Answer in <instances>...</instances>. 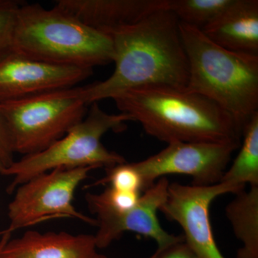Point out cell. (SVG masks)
<instances>
[{
    "mask_svg": "<svg viewBox=\"0 0 258 258\" xmlns=\"http://www.w3.org/2000/svg\"><path fill=\"white\" fill-rule=\"evenodd\" d=\"M240 147L210 142H177L132 164L142 176L144 190L157 179L174 174L191 176L194 186H211L220 182L232 153Z\"/></svg>",
    "mask_w": 258,
    "mask_h": 258,
    "instance_id": "ba28073f",
    "label": "cell"
},
{
    "mask_svg": "<svg viewBox=\"0 0 258 258\" xmlns=\"http://www.w3.org/2000/svg\"><path fill=\"white\" fill-rule=\"evenodd\" d=\"M15 151L6 122L0 111V163L8 168L14 162Z\"/></svg>",
    "mask_w": 258,
    "mask_h": 258,
    "instance_id": "7402d4cb",
    "label": "cell"
},
{
    "mask_svg": "<svg viewBox=\"0 0 258 258\" xmlns=\"http://www.w3.org/2000/svg\"><path fill=\"white\" fill-rule=\"evenodd\" d=\"M96 167L57 169L32 178L19 186L8 206L13 233L23 227L57 218H74L91 225L96 219L86 216L75 208L74 194L80 184Z\"/></svg>",
    "mask_w": 258,
    "mask_h": 258,
    "instance_id": "52a82bcc",
    "label": "cell"
},
{
    "mask_svg": "<svg viewBox=\"0 0 258 258\" xmlns=\"http://www.w3.org/2000/svg\"><path fill=\"white\" fill-rule=\"evenodd\" d=\"M12 232L8 229L5 230V233L2 235L1 239H0V254H1L2 250L4 248L5 244L8 243V241L11 238Z\"/></svg>",
    "mask_w": 258,
    "mask_h": 258,
    "instance_id": "603a6c76",
    "label": "cell"
},
{
    "mask_svg": "<svg viewBox=\"0 0 258 258\" xmlns=\"http://www.w3.org/2000/svg\"><path fill=\"white\" fill-rule=\"evenodd\" d=\"M242 136L240 152L220 181L237 192L243 191L247 184L258 186V111L244 123Z\"/></svg>",
    "mask_w": 258,
    "mask_h": 258,
    "instance_id": "2e32d148",
    "label": "cell"
},
{
    "mask_svg": "<svg viewBox=\"0 0 258 258\" xmlns=\"http://www.w3.org/2000/svg\"><path fill=\"white\" fill-rule=\"evenodd\" d=\"M3 169H4V167H3V166L2 165L1 163H0V174L3 172Z\"/></svg>",
    "mask_w": 258,
    "mask_h": 258,
    "instance_id": "d4e9b609",
    "label": "cell"
},
{
    "mask_svg": "<svg viewBox=\"0 0 258 258\" xmlns=\"http://www.w3.org/2000/svg\"><path fill=\"white\" fill-rule=\"evenodd\" d=\"M234 0H164V10L180 23L202 30L230 6Z\"/></svg>",
    "mask_w": 258,
    "mask_h": 258,
    "instance_id": "e0dca14e",
    "label": "cell"
},
{
    "mask_svg": "<svg viewBox=\"0 0 258 258\" xmlns=\"http://www.w3.org/2000/svg\"><path fill=\"white\" fill-rule=\"evenodd\" d=\"M179 25L176 15L161 10L107 32L113 41L115 70L105 81L83 86L88 106L136 88H186L189 67Z\"/></svg>",
    "mask_w": 258,
    "mask_h": 258,
    "instance_id": "6da1fadb",
    "label": "cell"
},
{
    "mask_svg": "<svg viewBox=\"0 0 258 258\" xmlns=\"http://www.w3.org/2000/svg\"><path fill=\"white\" fill-rule=\"evenodd\" d=\"M5 230L3 231H0V235H3L5 233Z\"/></svg>",
    "mask_w": 258,
    "mask_h": 258,
    "instance_id": "484cf974",
    "label": "cell"
},
{
    "mask_svg": "<svg viewBox=\"0 0 258 258\" xmlns=\"http://www.w3.org/2000/svg\"><path fill=\"white\" fill-rule=\"evenodd\" d=\"M121 113L166 143L210 142L240 147L242 125L206 97L186 88L148 86L113 98Z\"/></svg>",
    "mask_w": 258,
    "mask_h": 258,
    "instance_id": "7a4b0ae2",
    "label": "cell"
},
{
    "mask_svg": "<svg viewBox=\"0 0 258 258\" xmlns=\"http://www.w3.org/2000/svg\"><path fill=\"white\" fill-rule=\"evenodd\" d=\"M201 30L223 48L258 55L257 0H234L221 15Z\"/></svg>",
    "mask_w": 258,
    "mask_h": 258,
    "instance_id": "4fadbf2b",
    "label": "cell"
},
{
    "mask_svg": "<svg viewBox=\"0 0 258 258\" xmlns=\"http://www.w3.org/2000/svg\"><path fill=\"white\" fill-rule=\"evenodd\" d=\"M169 180L161 177L141 195L139 203L131 210L116 212L96 198V194L86 196L88 208L96 216L97 231L94 235L97 248H105L125 232H134L157 242L163 247L176 242L181 236L171 235L161 227L157 212L167 198Z\"/></svg>",
    "mask_w": 258,
    "mask_h": 258,
    "instance_id": "9c48e42d",
    "label": "cell"
},
{
    "mask_svg": "<svg viewBox=\"0 0 258 258\" xmlns=\"http://www.w3.org/2000/svg\"><path fill=\"white\" fill-rule=\"evenodd\" d=\"M147 258H199L193 249L184 240V236L176 242L163 247H158L152 256Z\"/></svg>",
    "mask_w": 258,
    "mask_h": 258,
    "instance_id": "44dd1931",
    "label": "cell"
},
{
    "mask_svg": "<svg viewBox=\"0 0 258 258\" xmlns=\"http://www.w3.org/2000/svg\"><path fill=\"white\" fill-rule=\"evenodd\" d=\"M96 248L94 235L30 230L10 239L0 258H90Z\"/></svg>",
    "mask_w": 258,
    "mask_h": 258,
    "instance_id": "5bb4252c",
    "label": "cell"
},
{
    "mask_svg": "<svg viewBox=\"0 0 258 258\" xmlns=\"http://www.w3.org/2000/svg\"><path fill=\"white\" fill-rule=\"evenodd\" d=\"M128 121H134L130 115L121 112L109 114L98 103H92L85 118L62 138L41 152L24 156L3 169L1 175L13 177L7 191L13 193L28 180L54 169L87 166L107 169L124 164V157L107 149L101 139L111 131L123 132Z\"/></svg>",
    "mask_w": 258,
    "mask_h": 258,
    "instance_id": "5b68a950",
    "label": "cell"
},
{
    "mask_svg": "<svg viewBox=\"0 0 258 258\" xmlns=\"http://www.w3.org/2000/svg\"><path fill=\"white\" fill-rule=\"evenodd\" d=\"M13 51L35 60L93 69L113 62L114 49L108 34L91 28L64 10L22 3Z\"/></svg>",
    "mask_w": 258,
    "mask_h": 258,
    "instance_id": "3957f363",
    "label": "cell"
},
{
    "mask_svg": "<svg viewBox=\"0 0 258 258\" xmlns=\"http://www.w3.org/2000/svg\"><path fill=\"white\" fill-rule=\"evenodd\" d=\"M179 27L189 67L186 89L215 102L243 127L257 112L258 55L223 48L191 25Z\"/></svg>",
    "mask_w": 258,
    "mask_h": 258,
    "instance_id": "277c9868",
    "label": "cell"
},
{
    "mask_svg": "<svg viewBox=\"0 0 258 258\" xmlns=\"http://www.w3.org/2000/svg\"><path fill=\"white\" fill-rule=\"evenodd\" d=\"M106 170V175L97 181L93 186L109 184L110 187L113 189L131 192L141 193L144 190L142 176L132 166V163L125 162Z\"/></svg>",
    "mask_w": 258,
    "mask_h": 258,
    "instance_id": "ac0fdd59",
    "label": "cell"
},
{
    "mask_svg": "<svg viewBox=\"0 0 258 258\" xmlns=\"http://www.w3.org/2000/svg\"><path fill=\"white\" fill-rule=\"evenodd\" d=\"M90 258H108V257H106V256H105V255H103V254H98V253H97V252H96V253L93 254V255L91 256V257Z\"/></svg>",
    "mask_w": 258,
    "mask_h": 258,
    "instance_id": "cb8c5ba5",
    "label": "cell"
},
{
    "mask_svg": "<svg viewBox=\"0 0 258 258\" xmlns=\"http://www.w3.org/2000/svg\"><path fill=\"white\" fill-rule=\"evenodd\" d=\"M142 194L119 191L111 187L96 194V198L116 212H124L134 208L139 203Z\"/></svg>",
    "mask_w": 258,
    "mask_h": 258,
    "instance_id": "ffe728a7",
    "label": "cell"
},
{
    "mask_svg": "<svg viewBox=\"0 0 258 258\" xmlns=\"http://www.w3.org/2000/svg\"><path fill=\"white\" fill-rule=\"evenodd\" d=\"M93 69L51 64L10 52L0 60V103L75 87Z\"/></svg>",
    "mask_w": 258,
    "mask_h": 258,
    "instance_id": "8fae6325",
    "label": "cell"
},
{
    "mask_svg": "<svg viewBox=\"0 0 258 258\" xmlns=\"http://www.w3.org/2000/svg\"><path fill=\"white\" fill-rule=\"evenodd\" d=\"M164 0H58L55 6L85 25L107 33L164 10Z\"/></svg>",
    "mask_w": 258,
    "mask_h": 258,
    "instance_id": "7c38bea8",
    "label": "cell"
},
{
    "mask_svg": "<svg viewBox=\"0 0 258 258\" xmlns=\"http://www.w3.org/2000/svg\"><path fill=\"white\" fill-rule=\"evenodd\" d=\"M21 5L15 0H0V60L13 52L15 24Z\"/></svg>",
    "mask_w": 258,
    "mask_h": 258,
    "instance_id": "d6986e66",
    "label": "cell"
},
{
    "mask_svg": "<svg viewBox=\"0 0 258 258\" xmlns=\"http://www.w3.org/2000/svg\"><path fill=\"white\" fill-rule=\"evenodd\" d=\"M225 212L234 233L243 244L237 258H258V186L236 194Z\"/></svg>",
    "mask_w": 258,
    "mask_h": 258,
    "instance_id": "9a60e30c",
    "label": "cell"
},
{
    "mask_svg": "<svg viewBox=\"0 0 258 258\" xmlns=\"http://www.w3.org/2000/svg\"><path fill=\"white\" fill-rule=\"evenodd\" d=\"M228 193L237 191L223 182L205 186L169 184L167 198L159 211L181 226L185 241L199 258H225L214 237L210 208L215 199Z\"/></svg>",
    "mask_w": 258,
    "mask_h": 258,
    "instance_id": "30bf717a",
    "label": "cell"
},
{
    "mask_svg": "<svg viewBox=\"0 0 258 258\" xmlns=\"http://www.w3.org/2000/svg\"><path fill=\"white\" fill-rule=\"evenodd\" d=\"M83 87L50 91L0 103L15 153L41 152L64 137L85 118Z\"/></svg>",
    "mask_w": 258,
    "mask_h": 258,
    "instance_id": "8992f818",
    "label": "cell"
}]
</instances>
